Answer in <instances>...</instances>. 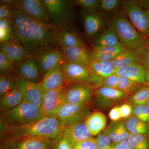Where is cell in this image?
<instances>
[{
	"label": "cell",
	"mask_w": 149,
	"mask_h": 149,
	"mask_svg": "<svg viewBox=\"0 0 149 149\" xmlns=\"http://www.w3.org/2000/svg\"><path fill=\"white\" fill-rule=\"evenodd\" d=\"M0 49L13 63L21 62L28 58L24 48L15 40L1 43Z\"/></svg>",
	"instance_id": "obj_20"
},
{
	"label": "cell",
	"mask_w": 149,
	"mask_h": 149,
	"mask_svg": "<svg viewBox=\"0 0 149 149\" xmlns=\"http://www.w3.org/2000/svg\"><path fill=\"white\" fill-rule=\"evenodd\" d=\"M146 105L147 106V107H148V108L149 109V98L148 99V101H147L146 104Z\"/></svg>",
	"instance_id": "obj_54"
},
{
	"label": "cell",
	"mask_w": 149,
	"mask_h": 149,
	"mask_svg": "<svg viewBox=\"0 0 149 149\" xmlns=\"http://www.w3.org/2000/svg\"><path fill=\"white\" fill-rule=\"evenodd\" d=\"M13 63L2 52H0V71L1 75H6L12 72Z\"/></svg>",
	"instance_id": "obj_38"
},
{
	"label": "cell",
	"mask_w": 149,
	"mask_h": 149,
	"mask_svg": "<svg viewBox=\"0 0 149 149\" xmlns=\"http://www.w3.org/2000/svg\"><path fill=\"white\" fill-rule=\"evenodd\" d=\"M16 88L14 79H11L6 75H1V77H0V96L1 97Z\"/></svg>",
	"instance_id": "obj_35"
},
{
	"label": "cell",
	"mask_w": 149,
	"mask_h": 149,
	"mask_svg": "<svg viewBox=\"0 0 149 149\" xmlns=\"http://www.w3.org/2000/svg\"><path fill=\"white\" fill-rule=\"evenodd\" d=\"M60 138L55 149H72V146L69 141L62 136Z\"/></svg>",
	"instance_id": "obj_49"
},
{
	"label": "cell",
	"mask_w": 149,
	"mask_h": 149,
	"mask_svg": "<svg viewBox=\"0 0 149 149\" xmlns=\"http://www.w3.org/2000/svg\"><path fill=\"white\" fill-rule=\"evenodd\" d=\"M149 97V87L141 88L132 97L130 101L136 106L146 104Z\"/></svg>",
	"instance_id": "obj_34"
},
{
	"label": "cell",
	"mask_w": 149,
	"mask_h": 149,
	"mask_svg": "<svg viewBox=\"0 0 149 149\" xmlns=\"http://www.w3.org/2000/svg\"><path fill=\"white\" fill-rule=\"evenodd\" d=\"M1 4H3L9 5H13L15 3V1L13 0H1Z\"/></svg>",
	"instance_id": "obj_51"
},
{
	"label": "cell",
	"mask_w": 149,
	"mask_h": 149,
	"mask_svg": "<svg viewBox=\"0 0 149 149\" xmlns=\"http://www.w3.org/2000/svg\"><path fill=\"white\" fill-rule=\"evenodd\" d=\"M134 116L141 121L149 124V109L146 104L136 106L133 110Z\"/></svg>",
	"instance_id": "obj_37"
},
{
	"label": "cell",
	"mask_w": 149,
	"mask_h": 149,
	"mask_svg": "<svg viewBox=\"0 0 149 149\" xmlns=\"http://www.w3.org/2000/svg\"><path fill=\"white\" fill-rule=\"evenodd\" d=\"M126 49L122 45H120L110 47L95 46L93 50L110 55L117 56Z\"/></svg>",
	"instance_id": "obj_36"
},
{
	"label": "cell",
	"mask_w": 149,
	"mask_h": 149,
	"mask_svg": "<svg viewBox=\"0 0 149 149\" xmlns=\"http://www.w3.org/2000/svg\"><path fill=\"white\" fill-rule=\"evenodd\" d=\"M64 57L63 51L51 49L42 53L35 58L39 63L41 75L44 76L48 72L60 64Z\"/></svg>",
	"instance_id": "obj_15"
},
{
	"label": "cell",
	"mask_w": 149,
	"mask_h": 149,
	"mask_svg": "<svg viewBox=\"0 0 149 149\" xmlns=\"http://www.w3.org/2000/svg\"><path fill=\"white\" fill-rule=\"evenodd\" d=\"M29 16L45 23H52L48 16L47 8L43 1L20 0L14 4Z\"/></svg>",
	"instance_id": "obj_11"
},
{
	"label": "cell",
	"mask_w": 149,
	"mask_h": 149,
	"mask_svg": "<svg viewBox=\"0 0 149 149\" xmlns=\"http://www.w3.org/2000/svg\"><path fill=\"white\" fill-rule=\"evenodd\" d=\"M83 19L85 33L88 37L94 36L100 30L102 22L100 17L92 13H85Z\"/></svg>",
	"instance_id": "obj_27"
},
{
	"label": "cell",
	"mask_w": 149,
	"mask_h": 149,
	"mask_svg": "<svg viewBox=\"0 0 149 149\" xmlns=\"http://www.w3.org/2000/svg\"><path fill=\"white\" fill-rule=\"evenodd\" d=\"M127 141L133 149H149V141L146 135L130 134Z\"/></svg>",
	"instance_id": "obj_32"
},
{
	"label": "cell",
	"mask_w": 149,
	"mask_h": 149,
	"mask_svg": "<svg viewBox=\"0 0 149 149\" xmlns=\"http://www.w3.org/2000/svg\"><path fill=\"white\" fill-rule=\"evenodd\" d=\"M146 83H146L147 85L149 87V70L146 71Z\"/></svg>",
	"instance_id": "obj_52"
},
{
	"label": "cell",
	"mask_w": 149,
	"mask_h": 149,
	"mask_svg": "<svg viewBox=\"0 0 149 149\" xmlns=\"http://www.w3.org/2000/svg\"><path fill=\"white\" fill-rule=\"evenodd\" d=\"M111 146L115 149H133L129 145L127 140L119 143H113L111 144Z\"/></svg>",
	"instance_id": "obj_50"
},
{
	"label": "cell",
	"mask_w": 149,
	"mask_h": 149,
	"mask_svg": "<svg viewBox=\"0 0 149 149\" xmlns=\"http://www.w3.org/2000/svg\"><path fill=\"white\" fill-rule=\"evenodd\" d=\"M115 74L118 76L127 77L138 84L146 82V70L141 64L134 65L116 69Z\"/></svg>",
	"instance_id": "obj_21"
},
{
	"label": "cell",
	"mask_w": 149,
	"mask_h": 149,
	"mask_svg": "<svg viewBox=\"0 0 149 149\" xmlns=\"http://www.w3.org/2000/svg\"><path fill=\"white\" fill-rule=\"evenodd\" d=\"M66 89L64 86L44 94L41 110L44 116H56L59 110L65 103V93Z\"/></svg>",
	"instance_id": "obj_9"
},
{
	"label": "cell",
	"mask_w": 149,
	"mask_h": 149,
	"mask_svg": "<svg viewBox=\"0 0 149 149\" xmlns=\"http://www.w3.org/2000/svg\"><path fill=\"white\" fill-rule=\"evenodd\" d=\"M66 82L62 67L60 63L47 72L43 76L40 84L44 95L48 91L65 86V83Z\"/></svg>",
	"instance_id": "obj_14"
},
{
	"label": "cell",
	"mask_w": 149,
	"mask_h": 149,
	"mask_svg": "<svg viewBox=\"0 0 149 149\" xmlns=\"http://www.w3.org/2000/svg\"><path fill=\"white\" fill-rule=\"evenodd\" d=\"M61 136L69 141L72 146L77 143L92 138L85 121L65 126Z\"/></svg>",
	"instance_id": "obj_16"
},
{
	"label": "cell",
	"mask_w": 149,
	"mask_h": 149,
	"mask_svg": "<svg viewBox=\"0 0 149 149\" xmlns=\"http://www.w3.org/2000/svg\"><path fill=\"white\" fill-rule=\"evenodd\" d=\"M65 127L55 116H45L25 125L4 127L1 125V136L5 140H12L27 136L55 139L61 136Z\"/></svg>",
	"instance_id": "obj_2"
},
{
	"label": "cell",
	"mask_w": 149,
	"mask_h": 149,
	"mask_svg": "<svg viewBox=\"0 0 149 149\" xmlns=\"http://www.w3.org/2000/svg\"><path fill=\"white\" fill-rule=\"evenodd\" d=\"M10 5L3 4L0 8V19L11 17V7Z\"/></svg>",
	"instance_id": "obj_47"
},
{
	"label": "cell",
	"mask_w": 149,
	"mask_h": 149,
	"mask_svg": "<svg viewBox=\"0 0 149 149\" xmlns=\"http://www.w3.org/2000/svg\"><path fill=\"white\" fill-rule=\"evenodd\" d=\"M95 46L110 47L122 45L117 33L112 28L106 30L95 42Z\"/></svg>",
	"instance_id": "obj_30"
},
{
	"label": "cell",
	"mask_w": 149,
	"mask_h": 149,
	"mask_svg": "<svg viewBox=\"0 0 149 149\" xmlns=\"http://www.w3.org/2000/svg\"><path fill=\"white\" fill-rule=\"evenodd\" d=\"M50 140L44 137L27 136L5 141L6 146L11 149H47Z\"/></svg>",
	"instance_id": "obj_13"
},
{
	"label": "cell",
	"mask_w": 149,
	"mask_h": 149,
	"mask_svg": "<svg viewBox=\"0 0 149 149\" xmlns=\"http://www.w3.org/2000/svg\"><path fill=\"white\" fill-rule=\"evenodd\" d=\"M118 76L115 74H112L103 79L102 86L108 88L118 89Z\"/></svg>",
	"instance_id": "obj_45"
},
{
	"label": "cell",
	"mask_w": 149,
	"mask_h": 149,
	"mask_svg": "<svg viewBox=\"0 0 149 149\" xmlns=\"http://www.w3.org/2000/svg\"><path fill=\"white\" fill-rule=\"evenodd\" d=\"M111 28L117 33L123 45L130 50H136L146 39L124 17H119L114 19L112 22Z\"/></svg>",
	"instance_id": "obj_4"
},
{
	"label": "cell",
	"mask_w": 149,
	"mask_h": 149,
	"mask_svg": "<svg viewBox=\"0 0 149 149\" xmlns=\"http://www.w3.org/2000/svg\"><path fill=\"white\" fill-rule=\"evenodd\" d=\"M95 95L98 104L102 107H106L121 100L128 94L118 89L102 86L96 91Z\"/></svg>",
	"instance_id": "obj_18"
},
{
	"label": "cell",
	"mask_w": 149,
	"mask_h": 149,
	"mask_svg": "<svg viewBox=\"0 0 149 149\" xmlns=\"http://www.w3.org/2000/svg\"><path fill=\"white\" fill-rule=\"evenodd\" d=\"M124 124L130 134L146 136L149 134V125L135 116L128 117L125 120Z\"/></svg>",
	"instance_id": "obj_29"
},
{
	"label": "cell",
	"mask_w": 149,
	"mask_h": 149,
	"mask_svg": "<svg viewBox=\"0 0 149 149\" xmlns=\"http://www.w3.org/2000/svg\"><path fill=\"white\" fill-rule=\"evenodd\" d=\"M62 67L67 83H91L101 85L102 83V79L94 74L90 68L83 65L66 62Z\"/></svg>",
	"instance_id": "obj_7"
},
{
	"label": "cell",
	"mask_w": 149,
	"mask_h": 149,
	"mask_svg": "<svg viewBox=\"0 0 149 149\" xmlns=\"http://www.w3.org/2000/svg\"><path fill=\"white\" fill-rule=\"evenodd\" d=\"M114 149V148H113V147H112L111 146H110L108 147L106 149Z\"/></svg>",
	"instance_id": "obj_55"
},
{
	"label": "cell",
	"mask_w": 149,
	"mask_h": 149,
	"mask_svg": "<svg viewBox=\"0 0 149 149\" xmlns=\"http://www.w3.org/2000/svg\"><path fill=\"white\" fill-rule=\"evenodd\" d=\"M123 8L139 33L145 38H149V9L143 8L133 1L125 2Z\"/></svg>",
	"instance_id": "obj_6"
},
{
	"label": "cell",
	"mask_w": 149,
	"mask_h": 149,
	"mask_svg": "<svg viewBox=\"0 0 149 149\" xmlns=\"http://www.w3.org/2000/svg\"><path fill=\"white\" fill-rule=\"evenodd\" d=\"M95 140L98 149H105L111 146V140L104 131L99 133Z\"/></svg>",
	"instance_id": "obj_40"
},
{
	"label": "cell",
	"mask_w": 149,
	"mask_h": 149,
	"mask_svg": "<svg viewBox=\"0 0 149 149\" xmlns=\"http://www.w3.org/2000/svg\"><path fill=\"white\" fill-rule=\"evenodd\" d=\"M93 95L91 86L84 84H74L66 88L65 93V103L86 104Z\"/></svg>",
	"instance_id": "obj_12"
},
{
	"label": "cell",
	"mask_w": 149,
	"mask_h": 149,
	"mask_svg": "<svg viewBox=\"0 0 149 149\" xmlns=\"http://www.w3.org/2000/svg\"><path fill=\"white\" fill-rule=\"evenodd\" d=\"M1 149H11L10 148H8V147L6 146V147H1Z\"/></svg>",
	"instance_id": "obj_53"
},
{
	"label": "cell",
	"mask_w": 149,
	"mask_h": 149,
	"mask_svg": "<svg viewBox=\"0 0 149 149\" xmlns=\"http://www.w3.org/2000/svg\"><path fill=\"white\" fill-rule=\"evenodd\" d=\"M111 62L116 69L141 64L139 56L136 52L127 49L118 55Z\"/></svg>",
	"instance_id": "obj_23"
},
{
	"label": "cell",
	"mask_w": 149,
	"mask_h": 149,
	"mask_svg": "<svg viewBox=\"0 0 149 149\" xmlns=\"http://www.w3.org/2000/svg\"><path fill=\"white\" fill-rule=\"evenodd\" d=\"M58 44L62 47H80L85 48L83 40L77 34L65 29L60 30L57 37Z\"/></svg>",
	"instance_id": "obj_26"
},
{
	"label": "cell",
	"mask_w": 149,
	"mask_h": 149,
	"mask_svg": "<svg viewBox=\"0 0 149 149\" xmlns=\"http://www.w3.org/2000/svg\"><path fill=\"white\" fill-rule=\"evenodd\" d=\"M139 56L141 64L146 71L149 70V38H146L144 43L134 51Z\"/></svg>",
	"instance_id": "obj_33"
},
{
	"label": "cell",
	"mask_w": 149,
	"mask_h": 149,
	"mask_svg": "<svg viewBox=\"0 0 149 149\" xmlns=\"http://www.w3.org/2000/svg\"><path fill=\"white\" fill-rule=\"evenodd\" d=\"M75 2L78 6L89 12H93L97 8L100 4L98 0H77Z\"/></svg>",
	"instance_id": "obj_42"
},
{
	"label": "cell",
	"mask_w": 149,
	"mask_h": 149,
	"mask_svg": "<svg viewBox=\"0 0 149 149\" xmlns=\"http://www.w3.org/2000/svg\"><path fill=\"white\" fill-rule=\"evenodd\" d=\"M109 118L113 122L118 121L121 119L119 106H116L113 108L109 114Z\"/></svg>",
	"instance_id": "obj_48"
},
{
	"label": "cell",
	"mask_w": 149,
	"mask_h": 149,
	"mask_svg": "<svg viewBox=\"0 0 149 149\" xmlns=\"http://www.w3.org/2000/svg\"><path fill=\"white\" fill-rule=\"evenodd\" d=\"M23 101L21 92L17 88L10 91L1 97L0 108L1 113L18 106Z\"/></svg>",
	"instance_id": "obj_22"
},
{
	"label": "cell",
	"mask_w": 149,
	"mask_h": 149,
	"mask_svg": "<svg viewBox=\"0 0 149 149\" xmlns=\"http://www.w3.org/2000/svg\"><path fill=\"white\" fill-rule=\"evenodd\" d=\"M85 123L92 136L101 133L106 126L107 120L105 116L100 112H95L89 115L85 120Z\"/></svg>",
	"instance_id": "obj_25"
},
{
	"label": "cell",
	"mask_w": 149,
	"mask_h": 149,
	"mask_svg": "<svg viewBox=\"0 0 149 149\" xmlns=\"http://www.w3.org/2000/svg\"><path fill=\"white\" fill-rule=\"evenodd\" d=\"M89 54L91 62L111 61L117 56L110 55L94 50Z\"/></svg>",
	"instance_id": "obj_41"
},
{
	"label": "cell",
	"mask_w": 149,
	"mask_h": 149,
	"mask_svg": "<svg viewBox=\"0 0 149 149\" xmlns=\"http://www.w3.org/2000/svg\"><path fill=\"white\" fill-rule=\"evenodd\" d=\"M121 118L130 117L133 111L132 106L128 104H123L119 107Z\"/></svg>",
	"instance_id": "obj_46"
},
{
	"label": "cell",
	"mask_w": 149,
	"mask_h": 149,
	"mask_svg": "<svg viewBox=\"0 0 149 149\" xmlns=\"http://www.w3.org/2000/svg\"><path fill=\"white\" fill-rule=\"evenodd\" d=\"M138 83L123 76H118V89L127 93L136 88Z\"/></svg>",
	"instance_id": "obj_39"
},
{
	"label": "cell",
	"mask_w": 149,
	"mask_h": 149,
	"mask_svg": "<svg viewBox=\"0 0 149 149\" xmlns=\"http://www.w3.org/2000/svg\"><path fill=\"white\" fill-rule=\"evenodd\" d=\"M44 117L40 108L23 100L18 106L1 113V125L4 127L24 125Z\"/></svg>",
	"instance_id": "obj_3"
},
{
	"label": "cell",
	"mask_w": 149,
	"mask_h": 149,
	"mask_svg": "<svg viewBox=\"0 0 149 149\" xmlns=\"http://www.w3.org/2000/svg\"><path fill=\"white\" fill-rule=\"evenodd\" d=\"M62 50L67 62L76 63L90 68L91 58L85 48L63 47Z\"/></svg>",
	"instance_id": "obj_19"
},
{
	"label": "cell",
	"mask_w": 149,
	"mask_h": 149,
	"mask_svg": "<svg viewBox=\"0 0 149 149\" xmlns=\"http://www.w3.org/2000/svg\"><path fill=\"white\" fill-rule=\"evenodd\" d=\"M51 22L58 28L69 27L73 18V12L68 1L43 0Z\"/></svg>",
	"instance_id": "obj_5"
},
{
	"label": "cell",
	"mask_w": 149,
	"mask_h": 149,
	"mask_svg": "<svg viewBox=\"0 0 149 149\" xmlns=\"http://www.w3.org/2000/svg\"><path fill=\"white\" fill-rule=\"evenodd\" d=\"M90 69L102 80L115 74L116 70L111 61L91 62Z\"/></svg>",
	"instance_id": "obj_28"
},
{
	"label": "cell",
	"mask_w": 149,
	"mask_h": 149,
	"mask_svg": "<svg viewBox=\"0 0 149 149\" xmlns=\"http://www.w3.org/2000/svg\"><path fill=\"white\" fill-rule=\"evenodd\" d=\"M85 105L65 103L55 116L65 126L84 121L89 115Z\"/></svg>",
	"instance_id": "obj_8"
},
{
	"label": "cell",
	"mask_w": 149,
	"mask_h": 149,
	"mask_svg": "<svg viewBox=\"0 0 149 149\" xmlns=\"http://www.w3.org/2000/svg\"><path fill=\"white\" fill-rule=\"evenodd\" d=\"M120 3V1L118 0H101L100 1L99 6L102 10L110 12L114 10Z\"/></svg>",
	"instance_id": "obj_44"
},
{
	"label": "cell",
	"mask_w": 149,
	"mask_h": 149,
	"mask_svg": "<svg viewBox=\"0 0 149 149\" xmlns=\"http://www.w3.org/2000/svg\"><path fill=\"white\" fill-rule=\"evenodd\" d=\"M14 37L13 27L11 18L0 19V41L5 42L11 40Z\"/></svg>",
	"instance_id": "obj_31"
},
{
	"label": "cell",
	"mask_w": 149,
	"mask_h": 149,
	"mask_svg": "<svg viewBox=\"0 0 149 149\" xmlns=\"http://www.w3.org/2000/svg\"><path fill=\"white\" fill-rule=\"evenodd\" d=\"M14 37L24 48L28 57L35 58L58 44L59 28L38 21L14 4L11 7Z\"/></svg>",
	"instance_id": "obj_1"
},
{
	"label": "cell",
	"mask_w": 149,
	"mask_h": 149,
	"mask_svg": "<svg viewBox=\"0 0 149 149\" xmlns=\"http://www.w3.org/2000/svg\"><path fill=\"white\" fill-rule=\"evenodd\" d=\"M14 80L17 88L21 92L23 100L41 108L44 95L40 83L17 77H15Z\"/></svg>",
	"instance_id": "obj_10"
},
{
	"label": "cell",
	"mask_w": 149,
	"mask_h": 149,
	"mask_svg": "<svg viewBox=\"0 0 149 149\" xmlns=\"http://www.w3.org/2000/svg\"><path fill=\"white\" fill-rule=\"evenodd\" d=\"M72 149H98V148L95 139L91 138L74 144Z\"/></svg>",
	"instance_id": "obj_43"
},
{
	"label": "cell",
	"mask_w": 149,
	"mask_h": 149,
	"mask_svg": "<svg viewBox=\"0 0 149 149\" xmlns=\"http://www.w3.org/2000/svg\"><path fill=\"white\" fill-rule=\"evenodd\" d=\"M17 77L38 83L41 72L39 63L35 58L28 57L21 62L17 68Z\"/></svg>",
	"instance_id": "obj_17"
},
{
	"label": "cell",
	"mask_w": 149,
	"mask_h": 149,
	"mask_svg": "<svg viewBox=\"0 0 149 149\" xmlns=\"http://www.w3.org/2000/svg\"><path fill=\"white\" fill-rule=\"evenodd\" d=\"M103 131L114 143L126 141L130 135L124 123L117 121L110 123Z\"/></svg>",
	"instance_id": "obj_24"
}]
</instances>
